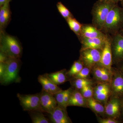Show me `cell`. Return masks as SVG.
Listing matches in <instances>:
<instances>
[{
	"label": "cell",
	"instance_id": "7c38bea8",
	"mask_svg": "<svg viewBox=\"0 0 123 123\" xmlns=\"http://www.w3.org/2000/svg\"><path fill=\"white\" fill-rule=\"evenodd\" d=\"M106 38L107 37L105 38H102L81 37L79 39L81 44V49H92L103 50Z\"/></svg>",
	"mask_w": 123,
	"mask_h": 123
},
{
	"label": "cell",
	"instance_id": "52a82bcc",
	"mask_svg": "<svg viewBox=\"0 0 123 123\" xmlns=\"http://www.w3.org/2000/svg\"><path fill=\"white\" fill-rule=\"evenodd\" d=\"M111 36L112 61L117 64L123 60V36L119 33Z\"/></svg>",
	"mask_w": 123,
	"mask_h": 123
},
{
	"label": "cell",
	"instance_id": "5bb4252c",
	"mask_svg": "<svg viewBox=\"0 0 123 123\" xmlns=\"http://www.w3.org/2000/svg\"><path fill=\"white\" fill-rule=\"evenodd\" d=\"M50 114V119L53 123H72L68 115L66 108L57 106Z\"/></svg>",
	"mask_w": 123,
	"mask_h": 123
},
{
	"label": "cell",
	"instance_id": "4dcf8cb0",
	"mask_svg": "<svg viewBox=\"0 0 123 123\" xmlns=\"http://www.w3.org/2000/svg\"><path fill=\"white\" fill-rule=\"evenodd\" d=\"M117 66L118 69L121 70V72L123 73V60L117 64Z\"/></svg>",
	"mask_w": 123,
	"mask_h": 123
},
{
	"label": "cell",
	"instance_id": "83f0119b",
	"mask_svg": "<svg viewBox=\"0 0 123 123\" xmlns=\"http://www.w3.org/2000/svg\"><path fill=\"white\" fill-rule=\"evenodd\" d=\"M98 121L100 123H119L120 121L118 120L107 117L106 118H102L98 117Z\"/></svg>",
	"mask_w": 123,
	"mask_h": 123
},
{
	"label": "cell",
	"instance_id": "836d02e7",
	"mask_svg": "<svg viewBox=\"0 0 123 123\" xmlns=\"http://www.w3.org/2000/svg\"><path fill=\"white\" fill-rule=\"evenodd\" d=\"M119 33L122 36H123V28L119 31Z\"/></svg>",
	"mask_w": 123,
	"mask_h": 123
},
{
	"label": "cell",
	"instance_id": "d6986e66",
	"mask_svg": "<svg viewBox=\"0 0 123 123\" xmlns=\"http://www.w3.org/2000/svg\"><path fill=\"white\" fill-rule=\"evenodd\" d=\"M46 74L49 78L57 86L63 84L68 80L65 69Z\"/></svg>",
	"mask_w": 123,
	"mask_h": 123
},
{
	"label": "cell",
	"instance_id": "7402d4cb",
	"mask_svg": "<svg viewBox=\"0 0 123 123\" xmlns=\"http://www.w3.org/2000/svg\"><path fill=\"white\" fill-rule=\"evenodd\" d=\"M84 66V65L80 59L75 61L70 69L66 72V75L68 77H73L82 69Z\"/></svg>",
	"mask_w": 123,
	"mask_h": 123
},
{
	"label": "cell",
	"instance_id": "cb8c5ba5",
	"mask_svg": "<svg viewBox=\"0 0 123 123\" xmlns=\"http://www.w3.org/2000/svg\"><path fill=\"white\" fill-rule=\"evenodd\" d=\"M56 6L60 13L66 20L69 18L74 17L72 14L62 2H58Z\"/></svg>",
	"mask_w": 123,
	"mask_h": 123
},
{
	"label": "cell",
	"instance_id": "f546056e",
	"mask_svg": "<svg viewBox=\"0 0 123 123\" xmlns=\"http://www.w3.org/2000/svg\"><path fill=\"white\" fill-rule=\"evenodd\" d=\"M5 69L4 64L3 63H0V78L4 74Z\"/></svg>",
	"mask_w": 123,
	"mask_h": 123
},
{
	"label": "cell",
	"instance_id": "7a4b0ae2",
	"mask_svg": "<svg viewBox=\"0 0 123 123\" xmlns=\"http://www.w3.org/2000/svg\"><path fill=\"white\" fill-rule=\"evenodd\" d=\"M0 50L8 57L20 59L22 55V48L20 42L5 31L0 32Z\"/></svg>",
	"mask_w": 123,
	"mask_h": 123
},
{
	"label": "cell",
	"instance_id": "4fadbf2b",
	"mask_svg": "<svg viewBox=\"0 0 123 123\" xmlns=\"http://www.w3.org/2000/svg\"><path fill=\"white\" fill-rule=\"evenodd\" d=\"M107 36V35L97 29L92 24H82L81 33L79 39L81 37L105 38Z\"/></svg>",
	"mask_w": 123,
	"mask_h": 123
},
{
	"label": "cell",
	"instance_id": "d4e9b609",
	"mask_svg": "<svg viewBox=\"0 0 123 123\" xmlns=\"http://www.w3.org/2000/svg\"><path fill=\"white\" fill-rule=\"evenodd\" d=\"M80 92L84 98L86 99L93 97L94 94V88L92 85L85 86L80 90Z\"/></svg>",
	"mask_w": 123,
	"mask_h": 123
},
{
	"label": "cell",
	"instance_id": "ac0fdd59",
	"mask_svg": "<svg viewBox=\"0 0 123 123\" xmlns=\"http://www.w3.org/2000/svg\"><path fill=\"white\" fill-rule=\"evenodd\" d=\"M86 105L87 107L90 108L96 114L101 115L105 114V106L93 97L86 99Z\"/></svg>",
	"mask_w": 123,
	"mask_h": 123
},
{
	"label": "cell",
	"instance_id": "2e32d148",
	"mask_svg": "<svg viewBox=\"0 0 123 123\" xmlns=\"http://www.w3.org/2000/svg\"><path fill=\"white\" fill-rule=\"evenodd\" d=\"M38 80L42 85L43 90L46 92L55 95L62 90L61 88L49 78L46 74L40 75Z\"/></svg>",
	"mask_w": 123,
	"mask_h": 123
},
{
	"label": "cell",
	"instance_id": "5b68a950",
	"mask_svg": "<svg viewBox=\"0 0 123 123\" xmlns=\"http://www.w3.org/2000/svg\"><path fill=\"white\" fill-rule=\"evenodd\" d=\"M102 50L92 49H81L79 59L84 66L92 69L101 61Z\"/></svg>",
	"mask_w": 123,
	"mask_h": 123
},
{
	"label": "cell",
	"instance_id": "484cf974",
	"mask_svg": "<svg viewBox=\"0 0 123 123\" xmlns=\"http://www.w3.org/2000/svg\"><path fill=\"white\" fill-rule=\"evenodd\" d=\"M91 69L87 67H84L77 74L73 77V79L78 78H88Z\"/></svg>",
	"mask_w": 123,
	"mask_h": 123
},
{
	"label": "cell",
	"instance_id": "44dd1931",
	"mask_svg": "<svg viewBox=\"0 0 123 123\" xmlns=\"http://www.w3.org/2000/svg\"><path fill=\"white\" fill-rule=\"evenodd\" d=\"M32 123H49V120L43 114V112L39 111H29Z\"/></svg>",
	"mask_w": 123,
	"mask_h": 123
},
{
	"label": "cell",
	"instance_id": "9c48e42d",
	"mask_svg": "<svg viewBox=\"0 0 123 123\" xmlns=\"http://www.w3.org/2000/svg\"><path fill=\"white\" fill-rule=\"evenodd\" d=\"M105 106V114L108 118L118 120L121 117V98L112 96Z\"/></svg>",
	"mask_w": 123,
	"mask_h": 123
},
{
	"label": "cell",
	"instance_id": "e0dca14e",
	"mask_svg": "<svg viewBox=\"0 0 123 123\" xmlns=\"http://www.w3.org/2000/svg\"><path fill=\"white\" fill-rule=\"evenodd\" d=\"M68 106L87 107L86 99L83 97L80 91L73 90L69 100Z\"/></svg>",
	"mask_w": 123,
	"mask_h": 123
},
{
	"label": "cell",
	"instance_id": "277c9868",
	"mask_svg": "<svg viewBox=\"0 0 123 123\" xmlns=\"http://www.w3.org/2000/svg\"><path fill=\"white\" fill-rule=\"evenodd\" d=\"M20 59L8 57L3 63L5 64V69L3 75L0 78L1 84H8L19 81L18 72L21 64Z\"/></svg>",
	"mask_w": 123,
	"mask_h": 123
},
{
	"label": "cell",
	"instance_id": "8992f818",
	"mask_svg": "<svg viewBox=\"0 0 123 123\" xmlns=\"http://www.w3.org/2000/svg\"><path fill=\"white\" fill-rule=\"evenodd\" d=\"M17 96L24 111H39L43 112L40 104V93L28 95L18 93Z\"/></svg>",
	"mask_w": 123,
	"mask_h": 123
},
{
	"label": "cell",
	"instance_id": "603a6c76",
	"mask_svg": "<svg viewBox=\"0 0 123 123\" xmlns=\"http://www.w3.org/2000/svg\"><path fill=\"white\" fill-rule=\"evenodd\" d=\"M72 84L77 89L80 90L86 86L92 85L93 82L92 80L88 78H78L74 79Z\"/></svg>",
	"mask_w": 123,
	"mask_h": 123
},
{
	"label": "cell",
	"instance_id": "1f68e13d",
	"mask_svg": "<svg viewBox=\"0 0 123 123\" xmlns=\"http://www.w3.org/2000/svg\"><path fill=\"white\" fill-rule=\"evenodd\" d=\"M11 0H0V7L8 2H10Z\"/></svg>",
	"mask_w": 123,
	"mask_h": 123
},
{
	"label": "cell",
	"instance_id": "9a60e30c",
	"mask_svg": "<svg viewBox=\"0 0 123 123\" xmlns=\"http://www.w3.org/2000/svg\"><path fill=\"white\" fill-rule=\"evenodd\" d=\"M10 2H6L0 7V32L5 31L11 20V12Z\"/></svg>",
	"mask_w": 123,
	"mask_h": 123
},
{
	"label": "cell",
	"instance_id": "30bf717a",
	"mask_svg": "<svg viewBox=\"0 0 123 123\" xmlns=\"http://www.w3.org/2000/svg\"><path fill=\"white\" fill-rule=\"evenodd\" d=\"M40 104L43 112L49 114L51 113L57 106L54 95L43 89L40 93Z\"/></svg>",
	"mask_w": 123,
	"mask_h": 123
},
{
	"label": "cell",
	"instance_id": "d6a6232c",
	"mask_svg": "<svg viewBox=\"0 0 123 123\" xmlns=\"http://www.w3.org/2000/svg\"><path fill=\"white\" fill-rule=\"evenodd\" d=\"M105 0L110 1V2H114V3H116V4H117V2L120 1V0Z\"/></svg>",
	"mask_w": 123,
	"mask_h": 123
},
{
	"label": "cell",
	"instance_id": "ffe728a7",
	"mask_svg": "<svg viewBox=\"0 0 123 123\" xmlns=\"http://www.w3.org/2000/svg\"><path fill=\"white\" fill-rule=\"evenodd\" d=\"M66 21L70 30L75 33L79 38L81 33L82 24L80 23L74 17L69 18Z\"/></svg>",
	"mask_w": 123,
	"mask_h": 123
},
{
	"label": "cell",
	"instance_id": "6da1fadb",
	"mask_svg": "<svg viewBox=\"0 0 123 123\" xmlns=\"http://www.w3.org/2000/svg\"><path fill=\"white\" fill-rule=\"evenodd\" d=\"M123 28V7L116 4L111 10L101 31L111 36L119 33Z\"/></svg>",
	"mask_w": 123,
	"mask_h": 123
},
{
	"label": "cell",
	"instance_id": "8fae6325",
	"mask_svg": "<svg viewBox=\"0 0 123 123\" xmlns=\"http://www.w3.org/2000/svg\"><path fill=\"white\" fill-rule=\"evenodd\" d=\"M111 42V36L107 35L105 46L102 52L101 61L98 64L112 71L111 66L113 61Z\"/></svg>",
	"mask_w": 123,
	"mask_h": 123
},
{
	"label": "cell",
	"instance_id": "3957f363",
	"mask_svg": "<svg viewBox=\"0 0 123 123\" xmlns=\"http://www.w3.org/2000/svg\"><path fill=\"white\" fill-rule=\"evenodd\" d=\"M117 4L105 0H99L94 5L91 11L92 23L95 27L102 31L108 15Z\"/></svg>",
	"mask_w": 123,
	"mask_h": 123
},
{
	"label": "cell",
	"instance_id": "4316f807",
	"mask_svg": "<svg viewBox=\"0 0 123 123\" xmlns=\"http://www.w3.org/2000/svg\"><path fill=\"white\" fill-rule=\"evenodd\" d=\"M65 93V90H62L59 93L54 95L57 101V106L60 107L66 108L65 107L64 103V97Z\"/></svg>",
	"mask_w": 123,
	"mask_h": 123
},
{
	"label": "cell",
	"instance_id": "f1b7e54d",
	"mask_svg": "<svg viewBox=\"0 0 123 123\" xmlns=\"http://www.w3.org/2000/svg\"><path fill=\"white\" fill-rule=\"evenodd\" d=\"M72 88H70L68 89L65 90V93L64 97V103L65 107L67 108V107L68 106V103L70 98V95L73 91Z\"/></svg>",
	"mask_w": 123,
	"mask_h": 123
},
{
	"label": "cell",
	"instance_id": "e575fe53",
	"mask_svg": "<svg viewBox=\"0 0 123 123\" xmlns=\"http://www.w3.org/2000/svg\"><path fill=\"white\" fill-rule=\"evenodd\" d=\"M121 2V5H122V7H123V0H120V1Z\"/></svg>",
	"mask_w": 123,
	"mask_h": 123
},
{
	"label": "cell",
	"instance_id": "ba28073f",
	"mask_svg": "<svg viewBox=\"0 0 123 123\" xmlns=\"http://www.w3.org/2000/svg\"><path fill=\"white\" fill-rule=\"evenodd\" d=\"M112 72L110 84L111 95L121 98L123 97V73L118 68Z\"/></svg>",
	"mask_w": 123,
	"mask_h": 123
}]
</instances>
